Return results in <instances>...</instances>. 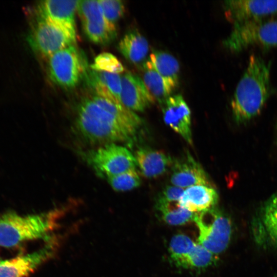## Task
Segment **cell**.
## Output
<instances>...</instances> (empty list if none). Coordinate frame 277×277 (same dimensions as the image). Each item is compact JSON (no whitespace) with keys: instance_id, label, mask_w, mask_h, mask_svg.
Wrapping results in <instances>:
<instances>
[{"instance_id":"cell-1","label":"cell","mask_w":277,"mask_h":277,"mask_svg":"<svg viewBox=\"0 0 277 277\" xmlns=\"http://www.w3.org/2000/svg\"><path fill=\"white\" fill-rule=\"evenodd\" d=\"M75 128L87 142L101 146L130 140L135 135L142 121L121 117L96 103L85 98L78 106Z\"/></svg>"},{"instance_id":"cell-2","label":"cell","mask_w":277,"mask_h":277,"mask_svg":"<svg viewBox=\"0 0 277 277\" xmlns=\"http://www.w3.org/2000/svg\"><path fill=\"white\" fill-rule=\"evenodd\" d=\"M270 62L260 56H250L230 103L238 124H244L259 115L272 94Z\"/></svg>"},{"instance_id":"cell-3","label":"cell","mask_w":277,"mask_h":277,"mask_svg":"<svg viewBox=\"0 0 277 277\" xmlns=\"http://www.w3.org/2000/svg\"><path fill=\"white\" fill-rule=\"evenodd\" d=\"M59 215L57 210L26 216L11 211L0 214V246L14 247L47 236L56 226Z\"/></svg>"},{"instance_id":"cell-4","label":"cell","mask_w":277,"mask_h":277,"mask_svg":"<svg viewBox=\"0 0 277 277\" xmlns=\"http://www.w3.org/2000/svg\"><path fill=\"white\" fill-rule=\"evenodd\" d=\"M27 40L36 53L48 58L56 52L75 44L76 30L33 13Z\"/></svg>"},{"instance_id":"cell-5","label":"cell","mask_w":277,"mask_h":277,"mask_svg":"<svg viewBox=\"0 0 277 277\" xmlns=\"http://www.w3.org/2000/svg\"><path fill=\"white\" fill-rule=\"evenodd\" d=\"M230 51L239 53L253 46L270 48L277 46V20L265 18L233 25L223 41Z\"/></svg>"},{"instance_id":"cell-6","label":"cell","mask_w":277,"mask_h":277,"mask_svg":"<svg viewBox=\"0 0 277 277\" xmlns=\"http://www.w3.org/2000/svg\"><path fill=\"white\" fill-rule=\"evenodd\" d=\"M199 231L198 243L216 255L225 251L230 241V217L215 207L195 213L193 219Z\"/></svg>"},{"instance_id":"cell-7","label":"cell","mask_w":277,"mask_h":277,"mask_svg":"<svg viewBox=\"0 0 277 277\" xmlns=\"http://www.w3.org/2000/svg\"><path fill=\"white\" fill-rule=\"evenodd\" d=\"M48 58L50 79L63 88L75 87L86 69V62L74 45L56 52Z\"/></svg>"},{"instance_id":"cell-8","label":"cell","mask_w":277,"mask_h":277,"mask_svg":"<svg viewBox=\"0 0 277 277\" xmlns=\"http://www.w3.org/2000/svg\"><path fill=\"white\" fill-rule=\"evenodd\" d=\"M77 10L84 33L90 41L107 45L115 38L116 26L107 21L98 1H79Z\"/></svg>"},{"instance_id":"cell-9","label":"cell","mask_w":277,"mask_h":277,"mask_svg":"<svg viewBox=\"0 0 277 277\" xmlns=\"http://www.w3.org/2000/svg\"><path fill=\"white\" fill-rule=\"evenodd\" d=\"M89 161L93 167L106 178L135 169L136 165L134 155L116 143L100 146L91 152Z\"/></svg>"},{"instance_id":"cell-10","label":"cell","mask_w":277,"mask_h":277,"mask_svg":"<svg viewBox=\"0 0 277 277\" xmlns=\"http://www.w3.org/2000/svg\"><path fill=\"white\" fill-rule=\"evenodd\" d=\"M227 19L233 25L277 14V0H231L224 2Z\"/></svg>"},{"instance_id":"cell-11","label":"cell","mask_w":277,"mask_h":277,"mask_svg":"<svg viewBox=\"0 0 277 277\" xmlns=\"http://www.w3.org/2000/svg\"><path fill=\"white\" fill-rule=\"evenodd\" d=\"M55 245L48 243L31 253L0 261V277H28L54 254Z\"/></svg>"},{"instance_id":"cell-12","label":"cell","mask_w":277,"mask_h":277,"mask_svg":"<svg viewBox=\"0 0 277 277\" xmlns=\"http://www.w3.org/2000/svg\"><path fill=\"white\" fill-rule=\"evenodd\" d=\"M162 106L166 124L192 145L191 111L183 97L180 94L172 95Z\"/></svg>"},{"instance_id":"cell-13","label":"cell","mask_w":277,"mask_h":277,"mask_svg":"<svg viewBox=\"0 0 277 277\" xmlns=\"http://www.w3.org/2000/svg\"><path fill=\"white\" fill-rule=\"evenodd\" d=\"M120 101L128 109L142 112L154 103L155 99L140 77L127 72L122 76Z\"/></svg>"},{"instance_id":"cell-14","label":"cell","mask_w":277,"mask_h":277,"mask_svg":"<svg viewBox=\"0 0 277 277\" xmlns=\"http://www.w3.org/2000/svg\"><path fill=\"white\" fill-rule=\"evenodd\" d=\"M170 181L182 188L202 185L212 187L207 174L190 154L173 160Z\"/></svg>"},{"instance_id":"cell-15","label":"cell","mask_w":277,"mask_h":277,"mask_svg":"<svg viewBox=\"0 0 277 277\" xmlns=\"http://www.w3.org/2000/svg\"><path fill=\"white\" fill-rule=\"evenodd\" d=\"M253 226V235L261 245L277 248V191L264 203Z\"/></svg>"},{"instance_id":"cell-16","label":"cell","mask_w":277,"mask_h":277,"mask_svg":"<svg viewBox=\"0 0 277 277\" xmlns=\"http://www.w3.org/2000/svg\"><path fill=\"white\" fill-rule=\"evenodd\" d=\"M84 75L86 83L96 95L121 103L122 76L118 74L86 68Z\"/></svg>"},{"instance_id":"cell-17","label":"cell","mask_w":277,"mask_h":277,"mask_svg":"<svg viewBox=\"0 0 277 277\" xmlns=\"http://www.w3.org/2000/svg\"><path fill=\"white\" fill-rule=\"evenodd\" d=\"M79 1L46 0L39 2L35 11L68 28L76 30L75 14Z\"/></svg>"},{"instance_id":"cell-18","label":"cell","mask_w":277,"mask_h":277,"mask_svg":"<svg viewBox=\"0 0 277 277\" xmlns=\"http://www.w3.org/2000/svg\"><path fill=\"white\" fill-rule=\"evenodd\" d=\"M134 156L141 173L150 179L163 175L173 163L171 157L164 152L147 147L138 148Z\"/></svg>"},{"instance_id":"cell-19","label":"cell","mask_w":277,"mask_h":277,"mask_svg":"<svg viewBox=\"0 0 277 277\" xmlns=\"http://www.w3.org/2000/svg\"><path fill=\"white\" fill-rule=\"evenodd\" d=\"M219 194L212 187L198 185L187 188L179 204L192 212H200L214 207L219 201Z\"/></svg>"},{"instance_id":"cell-20","label":"cell","mask_w":277,"mask_h":277,"mask_svg":"<svg viewBox=\"0 0 277 277\" xmlns=\"http://www.w3.org/2000/svg\"><path fill=\"white\" fill-rule=\"evenodd\" d=\"M216 256L199 243L190 242L172 262L184 268L202 270L215 262Z\"/></svg>"},{"instance_id":"cell-21","label":"cell","mask_w":277,"mask_h":277,"mask_svg":"<svg viewBox=\"0 0 277 277\" xmlns=\"http://www.w3.org/2000/svg\"><path fill=\"white\" fill-rule=\"evenodd\" d=\"M142 68L143 81L154 99L162 105L177 86L160 74L148 60L143 63Z\"/></svg>"},{"instance_id":"cell-22","label":"cell","mask_w":277,"mask_h":277,"mask_svg":"<svg viewBox=\"0 0 277 277\" xmlns=\"http://www.w3.org/2000/svg\"><path fill=\"white\" fill-rule=\"evenodd\" d=\"M118 47L125 58L134 64L143 62L149 51L146 38L137 30L127 33L120 41Z\"/></svg>"},{"instance_id":"cell-23","label":"cell","mask_w":277,"mask_h":277,"mask_svg":"<svg viewBox=\"0 0 277 277\" xmlns=\"http://www.w3.org/2000/svg\"><path fill=\"white\" fill-rule=\"evenodd\" d=\"M155 208L163 220L170 225H182L193 221L195 213L182 207L179 202L167 200L158 194Z\"/></svg>"},{"instance_id":"cell-24","label":"cell","mask_w":277,"mask_h":277,"mask_svg":"<svg viewBox=\"0 0 277 277\" xmlns=\"http://www.w3.org/2000/svg\"><path fill=\"white\" fill-rule=\"evenodd\" d=\"M148 60L160 74L177 86L180 65L172 55L164 51L155 50L150 54Z\"/></svg>"},{"instance_id":"cell-25","label":"cell","mask_w":277,"mask_h":277,"mask_svg":"<svg viewBox=\"0 0 277 277\" xmlns=\"http://www.w3.org/2000/svg\"><path fill=\"white\" fill-rule=\"evenodd\" d=\"M111 187L116 191H127L138 187L141 179L135 168L107 177Z\"/></svg>"},{"instance_id":"cell-26","label":"cell","mask_w":277,"mask_h":277,"mask_svg":"<svg viewBox=\"0 0 277 277\" xmlns=\"http://www.w3.org/2000/svg\"><path fill=\"white\" fill-rule=\"evenodd\" d=\"M90 67L94 70L116 74L122 73L124 70L123 65L117 57L108 52H103L98 54Z\"/></svg>"},{"instance_id":"cell-27","label":"cell","mask_w":277,"mask_h":277,"mask_svg":"<svg viewBox=\"0 0 277 277\" xmlns=\"http://www.w3.org/2000/svg\"><path fill=\"white\" fill-rule=\"evenodd\" d=\"M98 1L107 21L112 25L115 26L117 22L125 13V5L123 2L120 0Z\"/></svg>"},{"instance_id":"cell-28","label":"cell","mask_w":277,"mask_h":277,"mask_svg":"<svg viewBox=\"0 0 277 277\" xmlns=\"http://www.w3.org/2000/svg\"><path fill=\"white\" fill-rule=\"evenodd\" d=\"M184 191V188L174 185L167 186L159 195L168 201L179 202Z\"/></svg>"},{"instance_id":"cell-29","label":"cell","mask_w":277,"mask_h":277,"mask_svg":"<svg viewBox=\"0 0 277 277\" xmlns=\"http://www.w3.org/2000/svg\"><path fill=\"white\" fill-rule=\"evenodd\" d=\"M273 277H277V275H275V276H273Z\"/></svg>"}]
</instances>
